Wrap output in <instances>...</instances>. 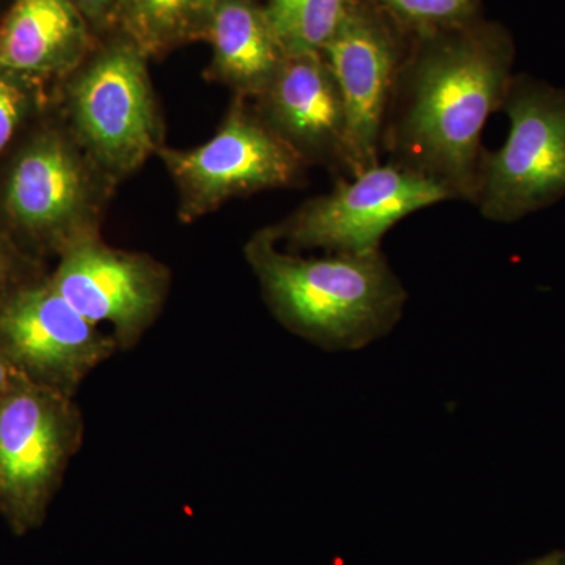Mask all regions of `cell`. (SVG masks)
<instances>
[{
    "instance_id": "obj_1",
    "label": "cell",
    "mask_w": 565,
    "mask_h": 565,
    "mask_svg": "<svg viewBox=\"0 0 565 565\" xmlns=\"http://www.w3.org/2000/svg\"><path fill=\"white\" fill-rule=\"evenodd\" d=\"M515 55L512 33L484 18L411 36L382 134L388 162L473 202L482 131L503 109Z\"/></svg>"
},
{
    "instance_id": "obj_2",
    "label": "cell",
    "mask_w": 565,
    "mask_h": 565,
    "mask_svg": "<svg viewBox=\"0 0 565 565\" xmlns=\"http://www.w3.org/2000/svg\"><path fill=\"white\" fill-rule=\"evenodd\" d=\"M244 255L274 318L323 351H359L403 318L407 291L382 250L308 258L282 250L266 226Z\"/></svg>"
},
{
    "instance_id": "obj_3",
    "label": "cell",
    "mask_w": 565,
    "mask_h": 565,
    "mask_svg": "<svg viewBox=\"0 0 565 565\" xmlns=\"http://www.w3.org/2000/svg\"><path fill=\"white\" fill-rule=\"evenodd\" d=\"M148 62L131 40L110 32L65 77L66 129L115 188L163 148Z\"/></svg>"
},
{
    "instance_id": "obj_4",
    "label": "cell",
    "mask_w": 565,
    "mask_h": 565,
    "mask_svg": "<svg viewBox=\"0 0 565 565\" xmlns=\"http://www.w3.org/2000/svg\"><path fill=\"white\" fill-rule=\"evenodd\" d=\"M501 110L508 139L482 152L471 204L487 221L512 223L565 196V88L520 74Z\"/></svg>"
},
{
    "instance_id": "obj_5",
    "label": "cell",
    "mask_w": 565,
    "mask_h": 565,
    "mask_svg": "<svg viewBox=\"0 0 565 565\" xmlns=\"http://www.w3.org/2000/svg\"><path fill=\"white\" fill-rule=\"evenodd\" d=\"M114 189L68 129H54L39 134L14 159L3 210L18 233L61 256L102 236L104 207Z\"/></svg>"
},
{
    "instance_id": "obj_6",
    "label": "cell",
    "mask_w": 565,
    "mask_h": 565,
    "mask_svg": "<svg viewBox=\"0 0 565 565\" xmlns=\"http://www.w3.org/2000/svg\"><path fill=\"white\" fill-rule=\"evenodd\" d=\"M84 435L74 397L24 377L0 403V515L14 533L43 523Z\"/></svg>"
},
{
    "instance_id": "obj_7",
    "label": "cell",
    "mask_w": 565,
    "mask_h": 565,
    "mask_svg": "<svg viewBox=\"0 0 565 565\" xmlns=\"http://www.w3.org/2000/svg\"><path fill=\"white\" fill-rule=\"evenodd\" d=\"M444 202H455L445 185L396 163H379L356 177L337 178L332 191L300 204L269 230L285 250L364 255L381 250L396 223Z\"/></svg>"
},
{
    "instance_id": "obj_8",
    "label": "cell",
    "mask_w": 565,
    "mask_h": 565,
    "mask_svg": "<svg viewBox=\"0 0 565 565\" xmlns=\"http://www.w3.org/2000/svg\"><path fill=\"white\" fill-rule=\"evenodd\" d=\"M178 193V217L192 223L230 200L289 189L303 181L307 166L256 114L234 98L218 131L191 150L158 152Z\"/></svg>"
},
{
    "instance_id": "obj_9",
    "label": "cell",
    "mask_w": 565,
    "mask_h": 565,
    "mask_svg": "<svg viewBox=\"0 0 565 565\" xmlns=\"http://www.w3.org/2000/svg\"><path fill=\"white\" fill-rule=\"evenodd\" d=\"M0 352L25 381L76 397L85 379L120 349L41 275L0 296Z\"/></svg>"
},
{
    "instance_id": "obj_10",
    "label": "cell",
    "mask_w": 565,
    "mask_h": 565,
    "mask_svg": "<svg viewBox=\"0 0 565 565\" xmlns=\"http://www.w3.org/2000/svg\"><path fill=\"white\" fill-rule=\"evenodd\" d=\"M50 281L82 318L109 327L125 352L136 348L162 315L172 274L148 253L111 247L96 236L63 252Z\"/></svg>"
},
{
    "instance_id": "obj_11",
    "label": "cell",
    "mask_w": 565,
    "mask_h": 565,
    "mask_svg": "<svg viewBox=\"0 0 565 565\" xmlns=\"http://www.w3.org/2000/svg\"><path fill=\"white\" fill-rule=\"evenodd\" d=\"M408 41L367 0H353L322 50L343 96L352 177L381 163L385 118Z\"/></svg>"
},
{
    "instance_id": "obj_12",
    "label": "cell",
    "mask_w": 565,
    "mask_h": 565,
    "mask_svg": "<svg viewBox=\"0 0 565 565\" xmlns=\"http://www.w3.org/2000/svg\"><path fill=\"white\" fill-rule=\"evenodd\" d=\"M256 114L305 162L352 178L343 96L322 52L288 55L252 102Z\"/></svg>"
},
{
    "instance_id": "obj_13",
    "label": "cell",
    "mask_w": 565,
    "mask_h": 565,
    "mask_svg": "<svg viewBox=\"0 0 565 565\" xmlns=\"http://www.w3.org/2000/svg\"><path fill=\"white\" fill-rule=\"evenodd\" d=\"M98 43L73 0H14L0 21V68L66 77Z\"/></svg>"
},
{
    "instance_id": "obj_14",
    "label": "cell",
    "mask_w": 565,
    "mask_h": 565,
    "mask_svg": "<svg viewBox=\"0 0 565 565\" xmlns=\"http://www.w3.org/2000/svg\"><path fill=\"white\" fill-rule=\"evenodd\" d=\"M204 41L211 46L204 76L247 102L269 87L288 58L263 0H218Z\"/></svg>"
},
{
    "instance_id": "obj_15",
    "label": "cell",
    "mask_w": 565,
    "mask_h": 565,
    "mask_svg": "<svg viewBox=\"0 0 565 565\" xmlns=\"http://www.w3.org/2000/svg\"><path fill=\"white\" fill-rule=\"evenodd\" d=\"M218 0H118L111 32L150 58L204 41Z\"/></svg>"
},
{
    "instance_id": "obj_16",
    "label": "cell",
    "mask_w": 565,
    "mask_h": 565,
    "mask_svg": "<svg viewBox=\"0 0 565 565\" xmlns=\"http://www.w3.org/2000/svg\"><path fill=\"white\" fill-rule=\"evenodd\" d=\"M353 0H266L282 50L288 55L322 52L343 22Z\"/></svg>"
},
{
    "instance_id": "obj_17",
    "label": "cell",
    "mask_w": 565,
    "mask_h": 565,
    "mask_svg": "<svg viewBox=\"0 0 565 565\" xmlns=\"http://www.w3.org/2000/svg\"><path fill=\"white\" fill-rule=\"evenodd\" d=\"M408 36L481 20L482 0H367Z\"/></svg>"
},
{
    "instance_id": "obj_18",
    "label": "cell",
    "mask_w": 565,
    "mask_h": 565,
    "mask_svg": "<svg viewBox=\"0 0 565 565\" xmlns=\"http://www.w3.org/2000/svg\"><path fill=\"white\" fill-rule=\"evenodd\" d=\"M35 77L0 68V152L13 139L29 111L39 104Z\"/></svg>"
},
{
    "instance_id": "obj_19",
    "label": "cell",
    "mask_w": 565,
    "mask_h": 565,
    "mask_svg": "<svg viewBox=\"0 0 565 565\" xmlns=\"http://www.w3.org/2000/svg\"><path fill=\"white\" fill-rule=\"evenodd\" d=\"M41 277L32 263H29L17 248L0 237V296L22 285Z\"/></svg>"
},
{
    "instance_id": "obj_20",
    "label": "cell",
    "mask_w": 565,
    "mask_h": 565,
    "mask_svg": "<svg viewBox=\"0 0 565 565\" xmlns=\"http://www.w3.org/2000/svg\"><path fill=\"white\" fill-rule=\"evenodd\" d=\"M73 3L84 14L93 33L99 40L109 35L114 29L118 0H73Z\"/></svg>"
},
{
    "instance_id": "obj_21",
    "label": "cell",
    "mask_w": 565,
    "mask_h": 565,
    "mask_svg": "<svg viewBox=\"0 0 565 565\" xmlns=\"http://www.w3.org/2000/svg\"><path fill=\"white\" fill-rule=\"evenodd\" d=\"M21 375L11 366L9 360L0 352V403L6 399L7 394L21 381Z\"/></svg>"
}]
</instances>
